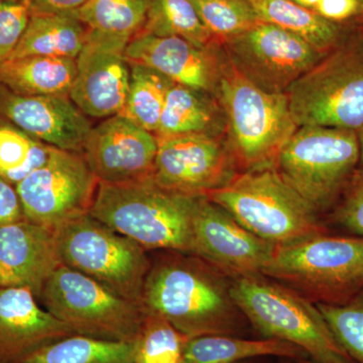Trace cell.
<instances>
[{
	"label": "cell",
	"mask_w": 363,
	"mask_h": 363,
	"mask_svg": "<svg viewBox=\"0 0 363 363\" xmlns=\"http://www.w3.org/2000/svg\"><path fill=\"white\" fill-rule=\"evenodd\" d=\"M262 274L315 304H341L363 290V238L323 233L281 245Z\"/></svg>",
	"instance_id": "8"
},
{
	"label": "cell",
	"mask_w": 363,
	"mask_h": 363,
	"mask_svg": "<svg viewBox=\"0 0 363 363\" xmlns=\"http://www.w3.org/2000/svg\"><path fill=\"white\" fill-rule=\"evenodd\" d=\"M362 32H363V26H362Z\"/></svg>",
	"instance_id": "43"
},
{
	"label": "cell",
	"mask_w": 363,
	"mask_h": 363,
	"mask_svg": "<svg viewBox=\"0 0 363 363\" xmlns=\"http://www.w3.org/2000/svg\"><path fill=\"white\" fill-rule=\"evenodd\" d=\"M292 1L296 2L298 6L306 7V9H313L319 0H292Z\"/></svg>",
	"instance_id": "39"
},
{
	"label": "cell",
	"mask_w": 363,
	"mask_h": 363,
	"mask_svg": "<svg viewBox=\"0 0 363 363\" xmlns=\"http://www.w3.org/2000/svg\"><path fill=\"white\" fill-rule=\"evenodd\" d=\"M30 20V11L21 0H0V64L11 58Z\"/></svg>",
	"instance_id": "34"
},
{
	"label": "cell",
	"mask_w": 363,
	"mask_h": 363,
	"mask_svg": "<svg viewBox=\"0 0 363 363\" xmlns=\"http://www.w3.org/2000/svg\"><path fill=\"white\" fill-rule=\"evenodd\" d=\"M52 147L11 124L0 125V177L16 186L44 166Z\"/></svg>",
	"instance_id": "30"
},
{
	"label": "cell",
	"mask_w": 363,
	"mask_h": 363,
	"mask_svg": "<svg viewBox=\"0 0 363 363\" xmlns=\"http://www.w3.org/2000/svg\"><path fill=\"white\" fill-rule=\"evenodd\" d=\"M230 293L243 316L260 335L292 343L318 363H355L309 298L264 276L231 279Z\"/></svg>",
	"instance_id": "3"
},
{
	"label": "cell",
	"mask_w": 363,
	"mask_h": 363,
	"mask_svg": "<svg viewBox=\"0 0 363 363\" xmlns=\"http://www.w3.org/2000/svg\"><path fill=\"white\" fill-rule=\"evenodd\" d=\"M296 363H318V362H313V360L309 359V358H308V359L296 360Z\"/></svg>",
	"instance_id": "41"
},
{
	"label": "cell",
	"mask_w": 363,
	"mask_h": 363,
	"mask_svg": "<svg viewBox=\"0 0 363 363\" xmlns=\"http://www.w3.org/2000/svg\"><path fill=\"white\" fill-rule=\"evenodd\" d=\"M334 220L344 230L363 238V166L358 167L336 205Z\"/></svg>",
	"instance_id": "35"
},
{
	"label": "cell",
	"mask_w": 363,
	"mask_h": 363,
	"mask_svg": "<svg viewBox=\"0 0 363 363\" xmlns=\"http://www.w3.org/2000/svg\"><path fill=\"white\" fill-rule=\"evenodd\" d=\"M130 40L88 30L69 93L86 116L108 118L123 112L130 83V65L125 58Z\"/></svg>",
	"instance_id": "15"
},
{
	"label": "cell",
	"mask_w": 363,
	"mask_h": 363,
	"mask_svg": "<svg viewBox=\"0 0 363 363\" xmlns=\"http://www.w3.org/2000/svg\"><path fill=\"white\" fill-rule=\"evenodd\" d=\"M63 266L95 279L142 307L152 262L145 248L89 213L54 230Z\"/></svg>",
	"instance_id": "9"
},
{
	"label": "cell",
	"mask_w": 363,
	"mask_h": 363,
	"mask_svg": "<svg viewBox=\"0 0 363 363\" xmlns=\"http://www.w3.org/2000/svg\"><path fill=\"white\" fill-rule=\"evenodd\" d=\"M316 305L343 350L363 363V290L341 304Z\"/></svg>",
	"instance_id": "33"
},
{
	"label": "cell",
	"mask_w": 363,
	"mask_h": 363,
	"mask_svg": "<svg viewBox=\"0 0 363 363\" xmlns=\"http://www.w3.org/2000/svg\"><path fill=\"white\" fill-rule=\"evenodd\" d=\"M226 125L225 112L218 98L174 83L155 135L157 138L180 135L225 138Z\"/></svg>",
	"instance_id": "21"
},
{
	"label": "cell",
	"mask_w": 363,
	"mask_h": 363,
	"mask_svg": "<svg viewBox=\"0 0 363 363\" xmlns=\"http://www.w3.org/2000/svg\"><path fill=\"white\" fill-rule=\"evenodd\" d=\"M234 68L259 89L286 91L325 55L294 33L259 21L223 44Z\"/></svg>",
	"instance_id": "12"
},
{
	"label": "cell",
	"mask_w": 363,
	"mask_h": 363,
	"mask_svg": "<svg viewBox=\"0 0 363 363\" xmlns=\"http://www.w3.org/2000/svg\"><path fill=\"white\" fill-rule=\"evenodd\" d=\"M281 363H292V362H289V360H285V362H281Z\"/></svg>",
	"instance_id": "42"
},
{
	"label": "cell",
	"mask_w": 363,
	"mask_h": 363,
	"mask_svg": "<svg viewBox=\"0 0 363 363\" xmlns=\"http://www.w3.org/2000/svg\"><path fill=\"white\" fill-rule=\"evenodd\" d=\"M159 140L121 114L108 117L88 136L82 155L99 183L152 178Z\"/></svg>",
	"instance_id": "17"
},
{
	"label": "cell",
	"mask_w": 363,
	"mask_h": 363,
	"mask_svg": "<svg viewBox=\"0 0 363 363\" xmlns=\"http://www.w3.org/2000/svg\"><path fill=\"white\" fill-rule=\"evenodd\" d=\"M259 21L279 26L302 38L318 51L327 54L352 28L325 20L313 9L298 6L292 0H248Z\"/></svg>",
	"instance_id": "24"
},
{
	"label": "cell",
	"mask_w": 363,
	"mask_h": 363,
	"mask_svg": "<svg viewBox=\"0 0 363 363\" xmlns=\"http://www.w3.org/2000/svg\"><path fill=\"white\" fill-rule=\"evenodd\" d=\"M227 277L204 260L176 252L160 257L145 278L142 308L189 338L240 336L247 320L230 293Z\"/></svg>",
	"instance_id": "1"
},
{
	"label": "cell",
	"mask_w": 363,
	"mask_h": 363,
	"mask_svg": "<svg viewBox=\"0 0 363 363\" xmlns=\"http://www.w3.org/2000/svg\"><path fill=\"white\" fill-rule=\"evenodd\" d=\"M152 180L159 187L191 196H207L240 173L225 138L180 135L157 138Z\"/></svg>",
	"instance_id": "13"
},
{
	"label": "cell",
	"mask_w": 363,
	"mask_h": 363,
	"mask_svg": "<svg viewBox=\"0 0 363 363\" xmlns=\"http://www.w3.org/2000/svg\"><path fill=\"white\" fill-rule=\"evenodd\" d=\"M199 197L159 187L152 179L99 183L89 214L145 250L191 255L193 216Z\"/></svg>",
	"instance_id": "2"
},
{
	"label": "cell",
	"mask_w": 363,
	"mask_h": 363,
	"mask_svg": "<svg viewBox=\"0 0 363 363\" xmlns=\"http://www.w3.org/2000/svg\"><path fill=\"white\" fill-rule=\"evenodd\" d=\"M262 357L308 359L305 350L277 339H245L240 336L205 335L190 338L182 363H240Z\"/></svg>",
	"instance_id": "23"
},
{
	"label": "cell",
	"mask_w": 363,
	"mask_h": 363,
	"mask_svg": "<svg viewBox=\"0 0 363 363\" xmlns=\"http://www.w3.org/2000/svg\"><path fill=\"white\" fill-rule=\"evenodd\" d=\"M277 245L240 225L225 209L200 196L192 223V253L231 279L262 274Z\"/></svg>",
	"instance_id": "14"
},
{
	"label": "cell",
	"mask_w": 363,
	"mask_h": 363,
	"mask_svg": "<svg viewBox=\"0 0 363 363\" xmlns=\"http://www.w3.org/2000/svg\"><path fill=\"white\" fill-rule=\"evenodd\" d=\"M173 81L156 70L140 65H130V83L121 116L136 125L156 133L167 95Z\"/></svg>",
	"instance_id": "27"
},
{
	"label": "cell",
	"mask_w": 363,
	"mask_h": 363,
	"mask_svg": "<svg viewBox=\"0 0 363 363\" xmlns=\"http://www.w3.org/2000/svg\"><path fill=\"white\" fill-rule=\"evenodd\" d=\"M40 298L74 333L105 340L135 341L145 318L140 306L65 266L52 274Z\"/></svg>",
	"instance_id": "10"
},
{
	"label": "cell",
	"mask_w": 363,
	"mask_h": 363,
	"mask_svg": "<svg viewBox=\"0 0 363 363\" xmlns=\"http://www.w3.org/2000/svg\"><path fill=\"white\" fill-rule=\"evenodd\" d=\"M161 317L145 314L135 340V363H182L189 340Z\"/></svg>",
	"instance_id": "32"
},
{
	"label": "cell",
	"mask_w": 363,
	"mask_h": 363,
	"mask_svg": "<svg viewBox=\"0 0 363 363\" xmlns=\"http://www.w3.org/2000/svg\"><path fill=\"white\" fill-rule=\"evenodd\" d=\"M203 25L219 44L238 37L259 23L248 0H191Z\"/></svg>",
	"instance_id": "31"
},
{
	"label": "cell",
	"mask_w": 363,
	"mask_h": 363,
	"mask_svg": "<svg viewBox=\"0 0 363 363\" xmlns=\"http://www.w3.org/2000/svg\"><path fill=\"white\" fill-rule=\"evenodd\" d=\"M30 16L43 14H74L87 0H21Z\"/></svg>",
	"instance_id": "38"
},
{
	"label": "cell",
	"mask_w": 363,
	"mask_h": 363,
	"mask_svg": "<svg viewBox=\"0 0 363 363\" xmlns=\"http://www.w3.org/2000/svg\"><path fill=\"white\" fill-rule=\"evenodd\" d=\"M313 11L331 23L348 26L363 18V0H319Z\"/></svg>",
	"instance_id": "36"
},
{
	"label": "cell",
	"mask_w": 363,
	"mask_h": 363,
	"mask_svg": "<svg viewBox=\"0 0 363 363\" xmlns=\"http://www.w3.org/2000/svg\"><path fill=\"white\" fill-rule=\"evenodd\" d=\"M0 116L56 149L82 152L92 124L69 95L23 96L0 85Z\"/></svg>",
	"instance_id": "18"
},
{
	"label": "cell",
	"mask_w": 363,
	"mask_h": 363,
	"mask_svg": "<svg viewBox=\"0 0 363 363\" xmlns=\"http://www.w3.org/2000/svg\"><path fill=\"white\" fill-rule=\"evenodd\" d=\"M359 162L357 131L300 126L281 147L274 168L321 215L337 205Z\"/></svg>",
	"instance_id": "7"
},
{
	"label": "cell",
	"mask_w": 363,
	"mask_h": 363,
	"mask_svg": "<svg viewBox=\"0 0 363 363\" xmlns=\"http://www.w3.org/2000/svg\"><path fill=\"white\" fill-rule=\"evenodd\" d=\"M150 0H87L74 13L88 30L131 40L142 33Z\"/></svg>",
	"instance_id": "28"
},
{
	"label": "cell",
	"mask_w": 363,
	"mask_h": 363,
	"mask_svg": "<svg viewBox=\"0 0 363 363\" xmlns=\"http://www.w3.org/2000/svg\"><path fill=\"white\" fill-rule=\"evenodd\" d=\"M77 72L76 59L26 56L0 64V85L23 96L69 95Z\"/></svg>",
	"instance_id": "22"
},
{
	"label": "cell",
	"mask_w": 363,
	"mask_h": 363,
	"mask_svg": "<svg viewBox=\"0 0 363 363\" xmlns=\"http://www.w3.org/2000/svg\"><path fill=\"white\" fill-rule=\"evenodd\" d=\"M63 266L54 231L28 220L0 227V288H26L40 298Z\"/></svg>",
	"instance_id": "19"
},
{
	"label": "cell",
	"mask_w": 363,
	"mask_h": 363,
	"mask_svg": "<svg viewBox=\"0 0 363 363\" xmlns=\"http://www.w3.org/2000/svg\"><path fill=\"white\" fill-rule=\"evenodd\" d=\"M99 181L82 152L52 147L49 160L16 184L26 220L55 229L89 213Z\"/></svg>",
	"instance_id": "11"
},
{
	"label": "cell",
	"mask_w": 363,
	"mask_h": 363,
	"mask_svg": "<svg viewBox=\"0 0 363 363\" xmlns=\"http://www.w3.org/2000/svg\"><path fill=\"white\" fill-rule=\"evenodd\" d=\"M87 35V26L74 14L30 16L28 28L9 59L26 56L76 59Z\"/></svg>",
	"instance_id": "25"
},
{
	"label": "cell",
	"mask_w": 363,
	"mask_h": 363,
	"mask_svg": "<svg viewBox=\"0 0 363 363\" xmlns=\"http://www.w3.org/2000/svg\"><path fill=\"white\" fill-rule=\"evenodd\" d=\"M218 99L225 112V142L240 173L274 168L281 147L298 128L286 95L259 89L229 60Z\"/></svg>",
	"instance_id": "6"
},
{
	"label": "cell",
	"mask_w": 363,
	"mask_h": 363,
	"mask_svg": "<svg viewBox=\"0 0 363 363\" xmlns=\"http://www.w3.org/2000/svg\"><path fill=\"white\" fill-rule=\"evenodd\" d=\"M135 341L74 335L52 341L14 363H135Z\"/></svg>",
	"instance_id": "26"
},
{
	"label": "cell",
	"mask_w": 363,
	"mask_h": 363,
	"mask_svg": "<svg viewBox=\"0 0 363 363\" xmlns=\"http://www.w3.org/2000/svg\"><path fill=\"white\" fill-rule=\"evenodd\" d=\"M207 198L248 231L277 247L326 233L320 215L274 168L240 173Z\"/></svg>",
	"instance_id": "4"
},
{
	"label": "cell",
	"mask_w": 363,
	"mask_h": 363,
	"mask_svg": "<svg viewBox=\"0 0 363 363\" xmlns=\"http://www.w3.org/2000/svg\"><path fill=\"white\" fill-rule=\"evenodd\" d=\"M298 128L363 126V32L350 35L286 92Z\"/></svg>",
	"instance_id": "5"
},
{
	"label": "cell",
	"mask_w": 363,
	"mask_h": 363,
	"mask_svg": "<svg viewBox=\"0 0 363 363\" xmlns=\"http://www.w3.org/2000/svg\"><path fill=\"white\" fill-rule=\"evenodd\" d=\"M358 138H359L360 143V162L359 166H363V126L357 131Z\"/></svg>",
	"instance_id": "40"
},
{
	"label": "cell",
	"mask_w": 363,
	"mask_h": 363,
	"mask_svg": "<svg viewBox=\"0 0 363 363\" xmlns=\"http://www.w3.org/2000/svg\"><path fill=\"white\" fill-rule=\"evenodd\" d=\"M240 363H243V362H240Z\"/></svg>",
	"instance_id": "44"
},
{
	"label": "cell",
	"mask_w": 363,
	"mask_h": 363,
	"mask_svg": "<svg viewBox=\"0 0 363 363\" xmlns=\"http://www.w3.org/2000/svg\"><path fill=\"white\" fill-rule=\"evenodd\" d=\"M26 220L16 186L0 177V227Z\"/></svg>",
	"instance_id": "37"
},
{
	"label": "cell",
	"mask_w": 363,
	"mask_h": 363,
	"mask_svg": "<svg viewBox=\"0 0 363 363\" xmlns=\"http://www.w3.org/2000/svg\"><path fill=\"white\" fill-rule=\"evenodd\" d=\"M142 33L161 38H181L199 45L218 43L203 25L191 0H150Z\"/></svg>",
	"instance_id": "29"
},
{
	"label": "cell",
	"mask_w": 363,
	"mask_h": 363,
	"mask_svg": "<svg viewBox=\"0 0 363 363\" xmlns=\"http://www.w3.org/2000/svg\"><path fill=\"white\" fill-rule=\"evenodd\" d=\"M26 288H0V363H14L45 344L74 335Z\"/></svg>",
	"instance_id": "20"
},
{
	"label": "cell",
	"mask_w": 363,
	"mask_h": 363,
	"mask_svg": "<svg viewBox=\"0 0 363 363\" xmlns=\"http://www.w3.org/2000/svg\"><path fill=\"white\" fill-rule=\"evenodd\" d=\"M125 58L130 65L147 67L176 84L211 93L218 98L229 63L223 45H199L177 37H156L140 33L128 43Z\"/></svg>",
	"instance_id": "16"
}]
</instances>
